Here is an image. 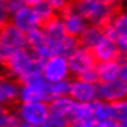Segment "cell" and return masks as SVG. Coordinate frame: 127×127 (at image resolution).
<instances>
[{
	"label": "cell",
	"mask_w": 127,
	"mask_h": 127,
	"mask_svg": "<svg viewBox=\"0 0 127 127\" xmlns=\"http://www.w3.org/2000/svg\"><path fill=\"white\" fill-rule=\"evenodd\" d=\"M75 103L77 102L70 96H63V97H57L52 99L49 102V106H50L51 113L67 116L70 119Z\"/></svg>",
	"instance_id": "cell-17"
},
{
	"label": "cell",
	"mask_w": 127,
	"mask_h": 127,
	"mask_svg": "<svg viewBox=\"0 0 127 127\" xmlns=\"http://www.w3.org/2000/svg\"><path fill=\"white\" fill-rule=\"evenodd\" d=\"M77 103H91L98 99V84L77 78L71 81L70 94Z\"/></svg>",
	"instance_id": "cell-10"
},
{
	"label": "cell",
	"mask_w": 127,
	"mask_h": 127,
	"mask_svg": "<svg viewBox=\"0 0 127 127\" xmlns=\"http://www.w3.org/2000/svg\"><path fill=\"white\" fill-rule=\"evenodd\" d=\"M67 58L72 75L94 83L98 81L96 72L97 60L95 59L91 50L79 46Z\"/></svg>",
	"instance_id": "cell-3"
},
{
	"label": "cell",
	"mask_w": 127,
	"mask_h": 127,
	"mask_svg": "<svg viewBox=\"0 0 127 127\" xmlns=\"http://www.w3.org/2000/svg\"><path fill=\"white\" fill-rule=\"evenodd\" d=\"M27 49V34L13 24L5 23L0 30V59L4 63L16 52Z\"/></svg>",
	"instance_id": "cell-5"
},
{
	"label": "cell",
	"mask_w": 127,
	"mask_h": 127,
	"mask_svg": "<svg viewBox=\"0 0 127 127\" xmlns=\"http://www.w3.org/2000/svg\"><path fill=\"white\" fill-rule=\"evenodd\" d=\"M45 1L55 10V12L63 13L64 11L72 7L74 0H45Z\"/></svg>",
	"instance_id": "cell-27"
},
{
	"label": "cell",
	"mask_w": 127,
	"mask_h": 127,
	"mask_svg": "<svg viewBox=\"0 0 127 127\" xmlns=\"http://www.w3.org/2000/svg\"><path fill=\"white\" fill-rule=\"evenodd\" d=\"M70 122V119L67 116L50 113L49 117L41 127H68Z\"/></svg>",
	"instance_id": "cell-25"
},
{
	"label": "cell",
	"mask_w": 127,
	"mask_h": 127,
	"mask_svg": "<svg viewBox=\"0 0 127 127\" xmlns=\"http://www.w3.org/2000/svg\"><path fill=\"white\" fill-rule=\"evenodd\" d=\"M10 20L11 24H13L15 27L26 34L40 28L42 25L34 12L33 7H28V5H25L14 15H12Z\"/></svg>",
	"instance_id": "cell-12"
},
{
	"label": "cell",
	"mask_w": 127,
	"mask_h": 127,
	"mask_svg": "<svg viewBox=\"0 0 127 127\" xmlns=\"http://www.w3.org/2000/svg\"><path fill=\"white\" fill-rule=\"evenodd\" d=\"M51 100H52L51 83L46 81L42 72L31 75L24 82H22L20 93L21 102H36V101L50 102Z\"/></svg>",
	"instance_id": "cell-4"
},
{
	"label": "cell",
	"mask_w": 127,
	"mask_h": 127,
	"mask_svg": "<svg viewBox=\"0 0 127 127\" xmlns=\"http://www.w3.org/2000/svg\"><path fill=\"white\" fill-rule=\"evenodd\" d=\"M122 3H123V5L126 8V10H127V0H122Z\"/></svg>",
	"instance_id": "cell-34"
},
{
	"label": "cell",
	"mask_w": 127,
	"mask_h": 127,
	"mask_svg": "<svg viewBox=\"0 0 127 127\" xmlns=\"http://www.w3.org/2000/svg\"><path fill=\"white\" fill-rule=\"evenodd\" d=\"M21 121L17 114L5 108L0 112V127H20Z\"/></svg>",
	"instance_id": "cell-22"
},
{
	"label": "cell",
	"mask_w": 127,
	"mask_h": 127,
	"mask_svg": "<svg viewBox=\"0 0 127 127\" xmlns=\"http://www.w3.org/2000/svg\"><path fill=\"white\" fill-rule=\"evenodd\" d=\"M120 69H121V62L117 59L104 62V63H98L96 72L99 83H101V82H109L119 79Z\"/></svg>",
	"instance_id": "cell-16"
},
{
	"label": "cell",
	"mask_w": 127,
	"mask_h": 127,
	"mask_svg": "<svg viewBox=\"0 0 127 127\" xmlns=\"http://www.w3.org/2000/svg\"><path fill=\"white\" fill-rule=\"evenodd\" d=\"M93 117L95 123L112 120V104L102 100H95L93 103Z\"/></svg>",
	"instance_id": "cell-19"
},
{
	"label": "cell",
	"mask_w": 127,
	"mask_h": 127,
	"mask_svg": "<svg viewBox=\"0 0 127 127\" xmlns=\"http://www.w3.org/2000/svg\"><path fill=\"white\" fill-rule=\"evenodd\" d=\"M104 34H106V31H104L103 27L88 25V27L85 29L83 34L79 38V41H80L81 46L92 50Z\"/></svg>",
	"instance_id": "cell-18"
},
{
	"label": "cell",
	"mask_w": 127,
	"mask_h": 127,
	"mask_svg": "<svg viewBox=\"0 0 127 127\" xmlns=\"http://www.w3.org/2000/svg\"><path fill=\"white\" fill-rule=\"evenodd\" d=\"M112 120L122 123L127 120V99L112 103Z\"/></svg>",
	"instance_id": "cell-24"
},
{
	"label": "cell",
	"mask_w": 127,
	"mask_h": 127,
	"mask_svg": "<svg viewBox=\"0 0 127 127\" xmlns=\"http://www.w3.org/2000/svg\"><path fill=\"white\" fill-rule=\"evenodd\" d=\"M15 113L17 114L21 123L32 127H41L49 117L51 111L47 102H21L16 107Z\"/></svg>",
	"instance_id": "cell-6"
},
{
	"label": "cell",
	"mask_w": 127,
	"mask_h": 127,
	"mask_svg": "<svg viewBox=\"0 0 127 127\" xmlns=\"http://www.w3.org/2000/svg\"><path fill=\"white\" fill-rule=\"evenodd\" d=\"M27 49L41 60L55 55V47L52 40L42 28H38L27 34Z\"/></svg>",
	"instance_id": "cell-9"
},
{
	"label": "cell",
	"mask_w": 127,
	"mask_h": 127,
	"mask_svg": "<svg viewBox=\"0 0 127 127\" xmlns=\"http://www.w3.org/2000/svg\"><path fill=\"white\" fill-rule=\"evenodd\" d=\"M91 51L97 63L116 60L121 54L116 41L107 33L98 41L97 44Z\"/></svg>",
	"instance_id": "cell-14"
},
{
	"label": "cell",
	"mask_w": 127,
	"mask_h": 127,
	"mask_svg": "<svg viewBox=\"0 0 127 127\" xmlns=\"http://www.w3.org/2000/svg\"><path fill=\"white\" fill-rule=\"evenodd\" d=\"M21 85L17 80L11 77H4L0 81V103L8 107L20 100Z\"/></svg>",
	"instance_id": "cell-15"
},
{
	"label": "cell",
	"mask_w": 127,
	"mask_h": 127,
	"mask_svg": "<svg viewBox=\"0 0 127 127\" xmlns=\"http://www.w3.org/2000/svg\"><path fill=\"white\" fill-rule=\"evenodd\" d=\"M23 1H24L25 4L28 5V7H36L37 4L45 1V0H23Z\"/></svg>",
	"instance_id": "cell-31"
},
{
	"label": "cell",
	"mask_w": 127,
	"mask_h": 127,
	"mask_svg": "<svg viewBox=\"0 0 127 127\" xmlns=\"http://www.w3.org/2000/svg\"><path fill=\"white\" fill-rule=\"evenodd\" d=\"M104 2H107L108 4H110V5H112V7L115 8V5L119 3V2H122V0H103Z\"/></svg>",
	"instance_id": "cell-32"
},
{
	"label": "cell",
	"mask_w": 127,
	"mask_h": 127,
	"mask_svg": "<svg viewBox=\"0 0 127 127\" xmlns=\"http://www.w3.org/2000/svg\"><path fill=\"white\" fill-rule=\"evenodd\" d=\"M41 72L50 83L68 80L69 74H71L68 58L62 55H54L44 59L42 62Z\"/></svg>",
	"instance_id": "cell-7"
},
{
	"label": "cell",
	"mask_w": 127,
	"mask_h": 127,
	"mask_svg": "<svg viewBox=\"0 0 127 127\" xmlns=\"http://www.w3.org/2000/svg\"><path fill=\"white\" fill-rule=\"evenodd\" d=\"M71 87V81L64 80L56 83H51V94H52V99L57 97L69 96Z\"/></svg>",
	"instance_id": "cell-23"
},
{
	"label": "cell",
	"mask_w": 127,
	"mask_h": 127,
	"mask_svg": "<svg viewBox=\"0 0 127 127\" xmlns=\"http://www.w3.org/2000/svg\"><path fill=\"white\" fill-rule=\"evenodd\" d=\"M98 99L111 104L127 99V85L121 79L101 82L98 84Z\"/></svg>",
	"instance_id": "cell-11"
},
{
	"label": "cell",
	"mask_w": 127,
	"mask_h": 127,
	"mask_svg": "<svg viewBox=\"0 0 127 127\" xmlns=\"http://www.w3.org/2000/svg\"><path fill=\"white\" fill-rule=\"evenodd\" d=\"M119 79H121V80L127 85V59L121 62V69H120Z\"/></svg>",
	"instance_id": "cell-28"
},
{
	"label": "cell",
	"mask_w": 127,
	"mask_h": 127,
	"mask_svg": "<svg viewBox=\"0 0 127 127\" xmlns=\"http://www.w3.org/2000/svg\"><path fill=\"white\" fill-rule=\"evenodd\" d=\"M0 5L7 11V13L11 18L12 15H14L26 4L24 3L23 0H1Z\"/></svg>",
	"instance_id": "cell-26"
},
{
	"label": "cell",
	"mask_w": 127,
	"mask_h": 127,
	"mask_svg": "<svg viewBox=\"0 0 127 127\" xmlns=\"http://www.w3.org/2000/svg\"><path fill=\"white\" fill-rule=\"evenodd\" d=\"M20 127H32V126H29V125H27V124H23V123H21Z\"/></svg>",
	"instance_id": "cell-35"
},
{
	"label": "cell",
	"mask_w": 127,
	"mask_h": 127,
	"mask_svg": "<svg viewBox=\"0 0 127 127\" xmlns=\"http://www.w3.org/2000/svg\"><path fill=\"white\" fill-rule=\"evenodd\" d=\"M42 62L31 51L25 49L13 54L2 64L8 77L24 82L31 75L41 72Z\"/></svg>",
	"instance_id": "cell-1"
},
{
	"label": "cell",
	"mask_w": 127,
	"mask_h": 127,
	"mask_svg": "<svg viewBox=\"0 0 127 127\" xmlns=\"http://www.w3.org/2000/svg\"><path fill=\"white\" fill-rule=\"evenodd\" d=\"M104 31L116 41L121 54L127 55V10L115 12L110 23L104 27Z\"/></svg>",
	"instance_id": "cell-8"
},
{
	"label": "cell",
	"mask_w": 127,
	"mask_h": 127,
	"mask_svg": "<svg viewBox=\"0 0 127 127\" xmlns=\"http://www.w3.org/2000/svg\"><path fill=\"white\" fill-rule=\"evenodd\" d=\"M60 18L64 23L67 33L70 37L75 38V39L80 38L90 25L87 23V21L73 7L64 11Z\"/></svg>",
	"instance_id": "cell-13"
},
{
	"label": "cell",
	"mask_w": 127,
	"mask_h": 127,
	"mask_svg": "<svg viewBox=\"0 0 127 127\" xmlns=\"http://www.w3.org/2000/svg\"><path fill=\"white\" fill-rule=\"evenodd\" d=\"M93 102L91 103H75L74 109L71 113L70 121L75 122H94L93 117Z\"/></svg>",
	"instance_id": "cell-20"
},
{
	"label": "cell",
	"mask_w": 127,
	"mask_h": 127,
	"mask_svg": "<svg viewBox=\"0 0 127 127\" xmlns=\"http://www.w3.org/2000/svg\"><path fill=\"white\" fill-rule=\"evenodd\" d=\"M96 123H91V122H75L71 121L68 127H94Z\"/></svg>",
	"instance_id": "cell-30"
},
{
	"label": "cell",
	"mask_w": 127,
	"mask_h": 127,
	"mask_svg": "<svg viewBox=\"0 0 127 127\" xmlns=\"http://www.w3.org/2000/svg\"><path fill=\"white\" fill-rule=\"evenodd\" d=\"M90 25L106 27L115 14V8L103 0H74L72 4Z\"/></svg>",
	"instance_id": "cell-2"
},
{
	"label": "cell",
	"mask_w": 127,
	"mask_h": 127,
	"mask_svg": "<svg viewBox=\"0 0 127 127\" xmlns=\"http://www.w3.org/2000/svg\"><path fill=\"white\" fill-rule=\"evenodd\" d=\"M120 126L121 127H127V120L124 121V122H122V123H120Z\"/></svg>",
	"instance_id": "cell-33"
},
{
	"label": "cell",
	"mask_w": 127,
	"mask_h": 127,
	"mask_svg": "<svg viewBox=\"0 0 127 127\" xmlns=\"http://www.w3.org/2000/svg\"><path fill=\"white\" fill-rule=\"evenodd\" d=\"M34 12H36L38 18L41 22V24L44 25L51 21L53 17H55V10L47 3L46 1H43L41 3L37 4L36 7H33Z\"/></svg>",
	"instance_id": "cell-21"
},
{
	"label": "cell",
	"mask_w": 127,
	"mask_h": 127,
	"mask_svg": "<svg viewBox=\"0 0 127 127\" xmlns=\"http://www.w3.org/2000/svg\"><path fill=\"white\" fill-rule=\"evenodd\" d=\"M94 127H121L120 123H117L114 120H109V121H104V122L96 123Z\"/></svg>",
	"instance_id": "cell-29"
}]
</instances>
